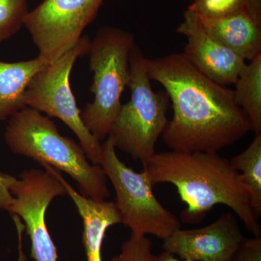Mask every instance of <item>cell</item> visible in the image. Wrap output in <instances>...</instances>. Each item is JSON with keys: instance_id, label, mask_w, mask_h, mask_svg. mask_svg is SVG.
I'll return each mask as SVG.
<instances>
[{"instance_id": "6da1fadb", "label": "cell", "mask_w": 261, "mask_h": 261, "mask_svg": "<svg viewBox=\"0 0 261 261\" xmlns=\"http://www.w3.org/2000/svg\"><path fill=\"white\" fill-rule=\"evenodd\" d=\"M146 67L172 102L173 118L162 134L171 150L218 152L251 130L233 90L202 74L182 53L147 58Z\"/></svg>"}, {"instance_id": "7a4b0ae2", "label": "cell", "mask_w": 261, "mask_h": 261, "mask_svg": "<svg viewBox=\"0 0 261 261\" xmlns=\"http://www.w3.org/2000/svg\"><path fill=\"white\" fill-rule=\"evenodd\" d=\"M143 171L152 186L168 183L177 189L187 205L181 213L186 222H200L215 206L224 205L234 212L249 232L261 236L258 219L240 173L218 152H156L143 164Z\"/></svg>"}, {"instance_id": "3957f363", "label": "cell", "mask_w": 261, "mask_h": 261, "mask_svg": "<svg viewBox=\"0 0 261 261\" xmlns=\"http://www.w3.org/2000/svg\"><path fill=\"white\" fill-rule=\"evenodd\" d=\"M5 141L13 153L68 174L82 195L98 200L110 197L101 166L89 163L82 146L62 136L55 122L39 111L25 107L10 117Z\"/></svg>"}, {"instance_id": "277c9868", "label": "cell", "mask_w": 261, "mask_h": 261, "mask_svg": "<svg viewBox=\"0 0 261 261\" xmlns=\"http://www.w3.org/2000/svg\"><path fill=\"white\" fill-rule=\"evenodd\" d=\"M135 40L123 29L103 27L91 40L88 53L89 69L93 73L87 103L81 117L87 130L100 142L109 135L121 109V98L130 79L129 56Z\"/></svg>"}, {"instance_id": "5b68a950", "label": "cell", "mask_w": 261, "mask_h": 261, "mask_svg": "<svg viewBox=\"0 0 261 261\" xmlns=\"http://www.w3.org/2000/svg\"><path fill=\"white\" fill-rule=\"evenodd\" d=\"M146 59L135 44L129 56L130 99L122 104L108 135L116 149L142 165L157 152L156 143L168 122L170 100L166 92L152 89Z\"/></svg>"}, {"instance_id": "8992f818", "label": "cell", "mask_w": 261, "mask_h": 261, "mask_svg": "<svg viewBox=\"0 0 261 261\" xmlns=\"http://www.w3.org/2000/svg\"><path fill=\"white\" fill-rule=\"evenodd\" d=\"M99 166L113 185L121 224L138 236L166 240L181 228L178 218L161 205L143 171L135 172L118 159L111 137L102 144Z\"/></svg>"}, {"instance_id": "52a82bcc", "label": "cell", "mask_w": 261, "mask_h": 261, "mask_svg": "<svg viewBox=\"0 0 261 261\" xmlns=\"http://www.w3.org/2000/svg\"><path fill=\"white\" fill-rule=\"evenodd\" d=\"M90 39L82 36L73 47L49 63L31 81L25 92V104L47 116L58 118L78 137L92 164L99 165L102 144L84 126L70 84L75 61L88 53Z\"/></svg>"}, {"instance_id": "ba28073f", "label": "cell", "mask_w": 261, "mask_h": 261, "mask_svg": "<svg viewBox=\"0 0 261 261\" xmlns=\"http://www.w3.org/2000/svg\"><path fill=\"white\" fill-rule=\"evenodd\" d=\"M163 249L183 260L261 261L260 237L245 238L232 213L223 214L204 227L178 228L164 240Z\"/></svg>"}, {"instance_id": "9c48e42d", "label": "cell", "mask_w": 261, "mask_h": 261, "mask_svg": "<svg viewBox=\"0 0 261 261\" xmlns=\"http://www.w3.org/2000/svg\"><path fill=\"white\" fill-rule=\"evenodd\" d=\"M41 166L44 171L28 170L15 180L10 189L13 199L5 211L23 220L34 260L57 261V249L48 231L45 214L51 201L66 195V191L56 169L46 164Z\"/></svg>"}, {"instance_id": "30bf717a", "label": "cell", "mask_w": 261, "mask_h": 261, "mask_svg": "<svg viewBox=\"0 0 261 261\" xmlns=\"http://www.w3.org/2000/svg\"><path fill=\"white\" fill-rule=\"evenodd\" d=\"M103 0H44L29 12L24 25L39 51L55 61L78 42L97 16Z\"/></svg>"}, {"instance_id": "8fae6325", "label": "cell", "mask_w": 261, "mask_h": 261, "mask_svg": "<svg viewBox=\"0 0 261 261\" xmlns=\"http://www.w3.org/2000/svg\"><path fill=\"white\" fill-rule=\"evenodd\" d=\"M176 32L187 39L182 54L200 73L221 85L235 84L245 60L211 37L193 12L185 11Z\"/></svg>"}, {"instance_id": "7c38bea8", "label": "cell", "mask_w": 261, "mask_h": 261, "mask_svg": "<svg viewBox=\"0 0 261 261\" xmlns=\"http://www.w3.org/2000/svg\"><path fill=\"white\" fill-rule=\"evenodd\" d=\"M56 172L83 221L82 240L87 261H102V247L106 231L113 225L121 224L116 203L82 195L65 181L60 171L56 170Z\"/></svg>"}, {"instance_id": "4fadbf2b", "label": "cell", "mask_w": 261, "mask_h": 261, "mask_svg": "<svg viewBox=\"0 0 261 261\" xmlns=\"http://www.w3.org/2000/svg\"><path fill=\"white\" fill-rule=\"evenodd\" d=\"M196 15L211 37L245 61H251L261 55V25L250 17L246 10L221 18H207Z\"/></svg>"}, {"instance_id": "5bb4252c", "label": "cell", "mask_w": 261, "mask_h": 261, "mask_svg": "<svg viewBox=\"0 0 261 261\" xmlns=\"http://www.w3.org/2000/svg\"><path fill=\"white\" fill-rule=\"evenodd\" d=\"M49 63L39 56L27 61H0V123L27 107L24 96L27 87Z\"/></svg>"}, {"instance_id": "9a60e30c", "label": "cell", "mask_w": 261, "mask_h": 261, "mask_svg": "<svg viewBox=\"0 0 261 261\" xmlns=\"http://www.w3.org/2000/svg\"><path fill=\"white\" fill-rule=\"evenodd\" d=\"M234 84L235 102L247 115L251 130L261 133V55L246 63Z\"/></svg>"}, {"instance_id": "2e32d148", "label": "cell", "mask_w": 261, "mask_h": 261, "mask_svg": "<svg viewBox=\"0 0 261 261\" xmlns=\"http://www.w3.org/2000/svg\"><path fill=\"white\" fill-rule=\"evenodd\" d=\"M240 173L241 181L250 194L252 210L261 216V133L255 134L250 145L241 153L230 160Z\"/></svg>"}, {"instance_id": "e0dca14e", "label": "cell", "mask_w": 261, "mask_h": 261, "mask_svg": "<svg viewBox=\"0 0 261 261\" xmlns=\"http://www.w3.org/2000/svg\"><path fill=\"white\" fill-rule=\"evenodd\" d=\"M29 12L27 0H0V42L21 29Z\"/></svg>"}, {"instance_id": "ac0fdd59", "label": "cell", "mask_w": 261, "mask_h": 261, "mask_svg": "<svg viewBox=\"0 0 261 261\" xmlns=\"http://www.w3.org/2000/svg\"><path fill=\"white\" fill-rule=\"evenodd\" d=\"M247 0H196L189 10L207 18H221L246 10Z\"/></svg>"}, {"instance_id": "d6986e66", "label": "cell", "mask_w": 261, "mask_h": 261, "mask_svg": "<svg viewBox=\"0 0 261 261\" xmlns=\"http://www.w3.org/2000/svg\"><path fill=\"white\" fill-rule=\"evenodd\" d=\"M152 247V242L147 237L132 233L122 245L121 253L111 261H154Z\"/></svg>"}, {"instance_id": "ffe728a7", "label": "cell", "mask_w": 261, "mask_h": 261, "mask_svg": "<svg viewBox=\"0 0 261 261\" xmlns=\"http://www.w3.org/2000/svg\"><path fill=\"white\" fill-rule=\"evenodd\" d=\"M16 179L14 176L0 171V211H5L11 202L13 196L10 189Z\"/></svg>"}, {"instance_id": "44dd1931", "label": "cell", "mask_w": 261, "mask_h": 261, "mask_svg": "<svg viewBox=\"0 0 261 261\" xmlns=\"http://www.w3.org/2000/svg\"><path fill=\"white\" fill-rule=\"evenodd\" d=\"M154 261H193L190 260H183V259H178L175 257L174 255L172 254L169 253V252L164 251L161 254V255H158V256H154Z\"/></svg>"}, {"instance_id": "7402d4cb", "label": "cell", "mask_w": 261, "mask_h": 261, "mask_svg": "<svg viewBox=\"0 0 261 261\" xmlns=\"http://www.w3.org/2000/svg\"><path fill=\"white\" fill-rule=\"evenodd\" d=\"M18 261H27V256L23 250V241L18 240Z\"/></svg>"}, {"instance_id": "603a6c76", "label": "cell", "mask_w": 261, "mask_h": 261, "mask_svg": "<svg viewBox=\"0 0 261 261\" xmlns=\"http://www.w3.org/2000/svg\"><path fill=\"white\" fill-rule=\"evenodd\" d=\"M192 2L196 1V0H192Z\"/></svg>"}]
</instances>
